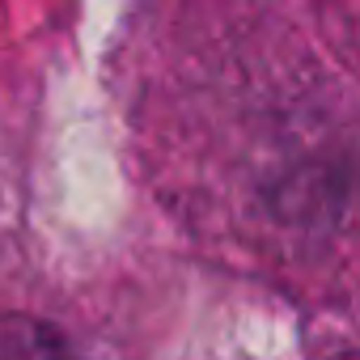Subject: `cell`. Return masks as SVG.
<instances>
[{
    "label": "cell",
    "mask_w": 360,
    "mask_h": 360,
    "mask_svg": "<svg viewBox=\"0 0 360 360\" xmlns=\"http://www.w3.org/2000/svg\"><path fill=\"white\" fill-rule=\"evenodd\" d=\"M0 360H81V356L47 322L5 314L0 318Z\"/></svg>",
    "instance_id": "1"
}]
</instances>
